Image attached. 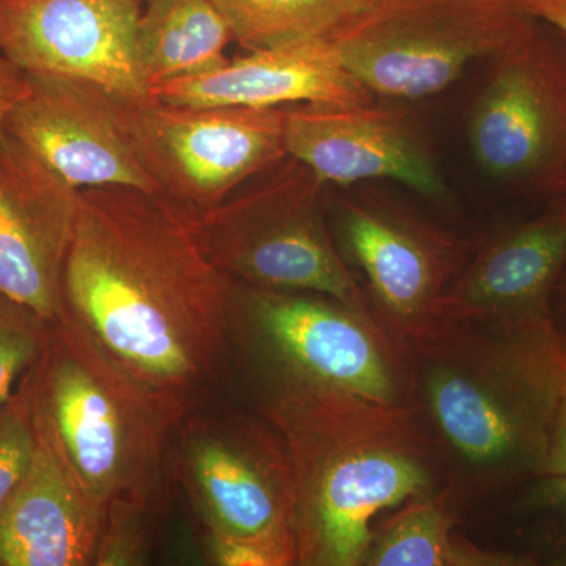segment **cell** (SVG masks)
Listing matches in <instances>:
<instances>
[{"label": "cell", "instance_id": "4fadbf2b", "mask_svg": "<svg viewBox=\"0 0 566 566\" xmlns=\"http://www.w3.org/2000/svg\"><path fill=\"white\" fill-rule=\"evenodd\" d=\"M286 155L327 186L392 180L438 205L452 203L433 145L411 114L374 102L283 107Z\"/></svg>", "mask_w": 566, "mask_h": 566}, {"label": "cell", "instance_id": "d6986e66", "mask_svg": "<svg viewBox=\"0 0 566 566\" xmlns=\"http://www.w3.org/2000/svg\"><path fill=\"white\" fill-rule=\"evenodd\" d=\"M464 523L442 491L395 510L374 528L364 566H534L513 551L486 549L458 534Z\"/></svg>", "mask_w": 566, "mask_h": 566}, {"label": "cell", "instance_id": "30bf717a", "mask_svg": "<svg viewBox=\"0 0 566 566\" xmlns=\"http://www.w3.org/2000/svg\"><path fill=\"white\" fill-rule=\"evenodd\" d=\"M102 93L159 193L191 218L218 207L289 156L283 107L132 102Z\"/></svg>", "mask_w": 566, "mask_h": 566}, {"label": "cell", "instance_id": "cb8c5ba5", "mask_svg": "<svg viewBox=\"0 0 566 566\" xmlns=\"http://www.w3.org/2000/svg\"><path fill=\"white\" fill-rule=\"evenodd\" d=\"M166 513L142 505L112 506L106 513L95 566L145 565Z\"/></svg>", "mask_w": 566, "mask_h": 566}, {"label": "cell", "instance_id": "e0dca14e", "mask_svg": "<svg viewBox=\"0 0 566 566\" xmlns=\"http://www.w3.org/2000/svg\"><path fill=\"white\" fill-rule=\"evenodd\" d=\"M151 98L196 106L274 109L307 103L353 106L374 102V93L346 70L333 41L316 39L227 59L205 73L159 85Z\"/></svg>", "mask_w": 566, "mask_h": 566}, {"label": "cell", "instance_id": "4316f807", "mask_svg": "<svg viewBox=\"0 0 566 566\" xmlns=\"http://www.w3.org/2000/svg\"><path fill=\"white\" fill-rule=\"evenodd\" d=\"M536 20L545 21L566 36V0H520Z\"/></svg>", "mask_w": 566, "mask_h": 566}, {"label": "cell", "instance_id": "8992f818", "mask_svg": "<svg viewBox=\"0 0 566 566\" xmlns=\"http://www.w3.org/2000/svg\"><path fill=\"white\" fill-rule=\"evenodd\" d=\"M329 189L303 163L286 156L218 207L193 216V234L208 262L233 281L326 294L371 316L335 244Z\"/></svg>", "mask_w": 566, "mask_h": 566}, {"label": "cell", "instance_id": "3957f363", "mask_svg": "<svg viewBox=\"0 0 566 566\" xmlns=\"http://www.w3.org/2000/svg\"><path fill=\"white\" fill-rule=\"evenodd\" d=\"M249 408L289 447L297 566H364L379 513L442 490L433 447L408 406L314 390Z\"/></svg>", "mask_w": 566, "mask_h": 566}, {"label": "cell", "instance_id": "6da1fadb", "mask_svg": "<svg viewBox=\"0 0 566 566\" xmlns=\"http://www.w3.org/2000/svg\"><path fill=\"white\" fill-rule=\"evenodd\" d=\"M57 322L169 422L227 397V277L191 216L134 188L81 189Z\"/></svg>", "mask_w": 566, "mask_h": 566}, {"label": "cell", "instance_id": "2e32d148", "mask_svg": "<svg viewBox=\"0 0 566 566\" xmlns=\"http://www.w3.org/2000/svg\"><path fill=\"white\" fill-rule=\"evenodd\" d=\"M566 266V196L475 244L442 316L551 324L549 297Z\"/></svg>", "mask_w": 566, "mask_h": 566}, {"label": "cell", "instance_id": "f1b7e54d", "mask_svg": "<svg viewBox=\"0 0 566 566\" xmlns=\"http://www.w3.org/2000/svg\"><path fill=\"white\" fill-rule=\"evenodd\" d=\"M549 475L565 476L566 479V409L564 419H562L560 431H558L553 461H551Z\"/></svg>", "mask_w": 566, "mask_h": 566}, {"label": "cell", "instance_id": "277c9868", "mask_svg": "<svg viewBox=\"0 0 566 566\" xmlns=\"http://www.w3.org/2000/svg\"><path fill=\"white\" fill-rule=\"evenodd\" d=\"M41 441L74 485L106 515L142 505L167 513L174 424L73 327L52 324L29 371Z\"/></svg>", "mask_w": 566, "mask_h": 566}, {"label": "cell", "instance_id": "ffe728a7", "mask_svg": "<svg viewBox=\"0 0 566 566\" xmlns=\"http://www.w3.org/2000/svg\"><path fill=\"white\" fill-rule=\"evenodd\" d=\"M232 41L211 0H147L137 29V63L150 98L166 82L222 65Z\"/></svg>", "mask_w": 566, "mask_h": 566}, {"label": "cell", "instance_id": "8fae6325", "mask_svg": "<svg viewBox=\"0 0 566 566\" xmlns=\"http://www.w3.org/2000/svg\"><path fill=\"white\" fill-rule=\"evenodd\" d=\"M335 244L371 316L403 348L442 316V303L475 243L379 193L331 197Z\"/></svg>", "mask_w": 566, "mask_h": 566}, {"label": "cell", "instance_id": "9c48e42d", "mask_svg": "<svg viewBox=\"0 0 566 566\" xmlns=\"http://www.w3.org/2000/svg\"><path fill=\"white\" fill-rule=\"evenodd\" d=\"M488 62L468 120L476 167L505 196H566V36L534 17Z\"/></svg>", "mask_w": 566, "mask_h": 566}, {"label": "cell", "instance_id": "7402d4cb", "mask_svg": "<svg viewBox=\"0 0 566 566\" xmlns=\"http://www.w3.org/2000/svg\"><path fill=\"white\" fill-rule=\"evenodd\" d=\"M52 324L35 312L0 294V406L39 363L50 340Z\"/></svg>", "mask_w": 566, "mask_h": 566}, {"label": "cell", "instance_id": "7c38bea8", "mask_svg": "<svg viewBox=\"0 0 566 566\" xmlns=\"http://www.w3.org/2000/svg\"><path fill=\"white\" fill-rule=\"evenodd\" d=\"M142 0H0V51L24 73L148 102L137 63Z\"/></svg>", "mask_w": 566, "mask_h": 566}, {"label": "cell", "instance_id": "d4e9b609", "mask_svg": "<svg viewBox=\"0 0 566 566\" xmlns=\"http://www.w3.org/2000/svg\"><path fill=\"white\" fill-rule=\"evenodd\" d=\"M515 509L536 513L549 523L546 538L549 542L551 564L566 565V479L547 475L521 491L509 502Z\"/></svg>", "mask_w": 566, "mask_h": 566}, {"label": "cell", "instance_id": "ac0fdd59", "mask_svg": "<svg viewBox=\"0 0 566 566\" xmlns=\"http://www.w3.org/2000/svg\"><path fill=\"white\" fill-rule=\"evenodd\" d=\"M104 521L40 439L31 471L0 510V566H91Z\"/></svg>", "mask_w": 566, "mask_h": 566}, {"label": "cell", "instance_id": "52a82bcc", "mask_svg": "<svg viewBox=\"0 0 566 566\" xmlns=\"http://www.w3.org/2000/svg\"><path fill=\"white\" fill-rule=\"evenodd\" d=\"M170 471L202 534L259 543L279 566L297 565L292 458L266 417L230 397L189 412L174 427Z\"/></svg>", "mask_w": 566, "mask_h": 566}, {"label": "cell", "instance_id": "5b68a950", "mask_svg": "<svg viewBox=\"0 0 566 566\" xmlns=\"http://www.w3.org/2000/svg\"><path fill=\"white\" fill-rule=\"evenodd\" d=\"M226 337L227 397L241 403L337 390L406 406L403 349L335 297L227 277Z\"/></svg>", "mask_w": 566, "mask_h": 566}, {"label": "cell", "instance_id": "44dd1931", "mask_svg": "<svg viewBox=\"0 0 566 566\" xmlns=\"http://www.w3.org/2000/svg\"><path fill=\"white\" fill-rule=\"evenodd\" d=\"M375 0H211L245 51L329 39Z\"/></svg>", "mask_w": 566, "mask_h": 566}, {"label": "cell", "instance_id": "603a6c76", "mask_svg": "<svg viewBox=\"0 0 566 566\" xmlns=\"http://www.w3.org/2000/svg\"><path fill=\"white\" fill-rule=\"evenodd\" d=\"M39 444L28 374L13 397L0 406V510L31 471Z\"/></svg>", "mask_w": 566, "mask_h": 566}, {"label": "cell", "instance_id": "9a60e30c", "mask_svg": "<svg viewBox=\"0 0 566 566\" xmlns=\"http://www.w3.org/2000/svg\"><path fill=\"white\" fill-rule=\"evenodd\" d=\"M28 80L7 134L73 188L120 186L161 196L107 111L102 88L48 74Z\"/></svg>", "mask_w": 566, "mask_h": 566}, {"label": "cell", "instance_id": "484cf974", "mask_svg": "<svg viewBox=\"0 0 566 566\" xmlns=\"http://www.w3.org/2000/svg\"><path fill=\"white\" fill-rule=\"evenodd\" d=\"M29 91L28 74L0 51V136L18 103Z\"/></svg>", "mask_w": 566, "mask_h": 566}, {"label": "cell", "instance_id": "7a4b0ae2", "mask_svg": "<svg viewBox=\"0 0 566 566\" xmlns=\"http://www.w3.org/2000/svg\"><path fill=\"white\" fill-rule=\"evenodd\" d=\"M401 349L406 406L464 521L549 475L566 409V345L551 324L446 316Z\"/></svg>", "mask_w": 566, "mask_h": 566}, {"label": "cell", "instance_id": "83f0119b", "mask_svg": "<svg viewBox=\"0 0 566 566\" xmlns=\"http://www.w3.org/2000/svg\"><path fill=\"white\" fill-rule=\"evenodd\" d=\"M549 322L554 333L566 345V266L551 293Z\"/></svg>", "mask_w": 566, "mask_h": 566}, {"label": "cell", "instance_id": "ba28073f", "mask_svg": "<svg viewBox=\"0 0 566 566\" xmlns=\"http://www.w3.org/2000/svg\"><path fill=\"white\" fill-rule=\"evenodd\" d=\"M532 21L520 0H375L329 40L368 92L420 99L490 61Z\"/></svg>", "mask_w": 566, "mask_h": 566}, {"label": "cell", "instance_id": "5bb4252c", "mask_svg": "<svg viewBox=\"0 0 566 566\" xmlns=\"http://www.w3.org/2000/svg\"><path fill=\"white\" fill-rule=\"evenodd\" d=\"M81 189L0 136V294L54 324Z\"/></svg>", "mask_w": 566, "mask_h": 566}]
</instances>
